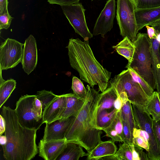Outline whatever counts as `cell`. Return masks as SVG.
<instances>
[{
    "mask_svg": "<svg viewBox=\"0 0 160 160\" xmlns=\"http://www.w3.org/2000/svg\"><path fill=\"white\" fill-rule=\"evenodd\" d=\"M133 43L135 50L132 58L126 68L132 69L154 90L156 85L152 67L150 39L147 34L139 33Z\"/></svg>",
    "mask_w": 160,
    "mask_h": 160,
    "instance_id": "obj_4",
    "label": "cell"
},
{
    "mask_svg": "<svg viewBox=\"0 0 160 160\" xmlns=\"http://www.w3.org/2000/svg\"><path fill=\"white\" fill-rule=\"evenodd\" d=\"M131 0L133 2V3L135 5H135H136V2H137V0Z\"/></svg>",
    "mask_w": 160,
    "mask_h": 160,
    "instance_id": "obj_44",
    "label": "cell"
},
{
    "mask_svg": "<svg viewBox=\"0 0 160 160\" xmlns=\"http://www.w3.org/2000/svg\"><path fill=\"white\" fill-rule=\"evenodd\" d=\"M135 150L137 152L140 158V160H148L147 154L143 150V148L138 145L134 144Z\"/></svg>",
    "mask_w": 160,
    "mask_h": 160,
    "instance_id": "obj_38",
    "label": "cell"
},
{
    "mask_svg": "<svg viewBox=\"0 0 160 160\" xmlns=\"http://www.w3.org/2000/svg\"><path fill=\"white\" fill-rule=\"evenodd\" d=\"M9 12L0 15V30L7 29L11 25L12 20L13 19Z\"/></svg>",
    "mask_w": 160,
    "mask_h": 160,
    "instance_id": "obj_34",
    "label": "cell"
},
{
    "mask_svg": "<svg viewBox=\"0 0 160 160\" xmlns=\"http://www.w3.org/2000/svg\"><path fill=\"white\" fill-rule=\"evenodd\" d=\"M38 50L35 38L31 34L26 39L21 62L22 69L29 75L35 68L38 62Z\"/></svg>",
    "mask_w": 160,
    "mask_h": 160,
    "instance_id": "obj_15",
    "label": "cell"
},
{
    "mask_svg": "<svg viewBox=\"0 0 160 160\" xmlns=\"http://www.w3.org/2000/svg\"><path fill=\"white\" fill-rule=\"evenodd\" d=\"M130 146L132 152V160H140L139 155L135 149L134 144Z\"/></svg>",
    "mask_w": 160,
    "mask_h": 160,
    "instance_id": "obj_42",
    "label": "cell"
},
{
    "mask_svg": "<svg viewBox=\"0 0 160 160\" xmlns=\"http://www.w3.org/2000/svg\"><path fill=\"white\" fill-rule=\"evenodd\" d=\"M71 88L73 93L80 98L85 100L88 90L80 80L76 77L72 78Z\"/></svg>",
    "mask_w": 160,
    "mask_h": 160,
    "instance_id": "obj_28",
    "label": "cell"
},
{
    "mask_svg": "<svg viewBox=\"0 0 160 160\" xmlns=\"http://www.w3.org/2000/svg\"><path fill=\"white\" fill-rule=\"evenodd\" d=\"M135 14L138 31L146 26L154 27L160 23V7L136 9Z\"/></svg>",
    "mask_w": 160,
    "mask_h": 160,
    "instance_id": "obj_17",
    "label": "cell"
},
{
    "mask_svg": "<svg viewBox=\"0 0 160 160\" xmlns=\"http://www.w3.org/2000/svg\"><path fill=\"white\" fill-rule=\"evenodd\" d=\"M35 95L42 103L43 111L46 106L57 96L52 91L45 90L37 92Z\"/></svg>",
    "mask_w": 160,
    "mask_h": 160,
    "instance_id": "obj_30",
    "label": "cell"
},
{
    "mask_svg": "<svg viewBox=\"0 0 160 160\" xmlns=\"http://www.w3.org/2000/svg\"><path fill=\"white\" fill-rule=\"evenodd\" d=\"M7 142V138L5 135H1L0 137V143L2 146L5 145Z\"/></svg>",
    "mask_w": 160,
    "mask_h": 160,
    "instance_id": "obj_43",
    "label": "cell"
},
{
    "mask_svg": "<svg viewBox=\"0 0 160 160\" xmlns=\"http://www.w3.org/2000/svg\"><path fill=\"white\" fill-rule=\"evenodd\" d=\"M143 109L152 116L153 120H160V100L157 92H154L149 97Z\"/></svg>",
    "mask_w": 160,
    "mask_h": 160,
    "instance_id": "obj_23",
    "label": "cell"
},
{
    "mask_svg": "<svg viewBox=\"0 0 160 160\" xmlns=\"http://www.w3.org/2000/svg\"><path fill=\"white\" fill-rule=\"evenodd\" d=\"M160 7V0H137L135 9H147Z\"/></svg>",
    "mask_w": 160,
    "mask_h": 160,
    "instance_id": "obj_32",
    "label": "cell"
},
{
    "mask_svg": "<svg viewBox=\"0 0 160 160\" xmlns=\"http://www.w3.org/2000/svg\"><path fill=\"white\" fill-rule=\"evenodd\" d=\"M66 94L57 95L45 107L42 112V123H50L59 119L65 108Z\"/></svg>",
    "mask_w": 160,
    "mask_h": 160,
    "instance_id": "obj_16",
    "label": "cell"
},
{
    "mask_svg": "<svg viewBox=\"0 0 160 160\" xmlns=\"http://www.w3.org/2000/svg\"><path fill=\"white\" fill-rule=\"evenodd\" d=\"M75 118V117H71L46 124L42 140L48 141L65 138L67 133Z\"/></svg>",
    "mask_w": 160,
    "mask_h": 160,
    "instance_id": "obj_13",
    "label": "cell"
},
{
    "mask_svg": "<svg viewBox=\"0 0 160 160\" xmlns=\"http://www.w3.org/2000/svg\"><path fill=\"white\" fill-rule=\"evenodd\" d=\"M158 93V94L159 97V98L160 100V91Z\"/></svg>",
    "mask_w": 160,
    "mask_h": 160,
    "instance_id": "obj_45",
    "label": "cell"
},
{
    "mask_svg": "<svg viewBox=\"0 0 160 160\" xmlns=\"http://www.w3.org/2000/svg\"><path fill=\"white\" fill-rule=\"evenodd\" d=\"M133 79L138 82L141 87L146 94L149 97L153 94L154 90L148 83L134 70L130 68H128Z\"/></svg>",
    "mask_w": 160,
    "mask_h": 160,
    "instance_id": "obj_29",
    "label": "cell"
},
{
    "mask_svg": "<svg viewBox=\"0 0 160 160\" xmlns=\"http://www.w3.org/2000/svg\"><path fill=\"white\" fill-rule=\"evenodd\" d=\"M107 136L115 141L123 142L122 137L123 131V124L120 112L117 115L110 124L102 130Z\"/></svg>",
    "mask_w": 160,
    "mask_h": 160,
    "instance_id": "obj_21",
    "label": "cell"
},
{
    "mask_svg": "<svg viewBox=\"0 0 160 160\" xmlns=\"http://www.w3.org/2000/svg\"><path fill=\"white\" fill-rule=\"evenodd\" d=\"M132 110L138 128L146 131L149 135V160H160V147L156 138L152 126V118L143 108L132 104Z\"/></svg>",
    "mask_w": 160,
    "mask_h": 160,
    "instance_id": "obj_8",
    "label": "cell"
},
{
    "mask_svg": "<svg viewBox=\"0 0 160 160\" xmlns=\"http://www.w3.org/2000/svg\"><path fill=\"white\" fill-rule=\"evenodd\" d=\"M6 129V124L4 118L0 115V136L4 133Z\"/></svg>",
    "mask_w": 160,
    "mask_h": 160,
    "instance_id": "obj_41",
    "label": "cell"
},
{
    "mask_svg": "<svg viewBox=\"0 0 160 160\" xmlns=\"http://www.w3.org/2000/svg\"><path fill=\"white\" fill-rule=\"evenodd\" d=\"M159 54L160 55V44H159Z\"/></svg>",
    "mask_w": 160,
    "mask_h": 160,
    "instance_id": "obj_46",
    "label": "cell"
},
{
    "mask_svg": "<svg viewBox=\"0 0 160 160\" xmlns=\"http://www.w3.org/2000/svg\"><path fill=\"white\" fill-rule=\"evenodd\" d=\"M66 138L44 141L41 139L38 146L39 156L45 160H56L67 146Z\"/></svg>",
    "mask_w": 160,
    "mask_h": 160,
    "instance_id": "obj_14",
    "label": "cell"
},
{
    "mask_svg": "<svg viewBox=\"0 0 160 160\" xmlns=\"http://www.w3.org/2000/svg\"><path fill=\"white\" fill-rule=\"evenodd\" d=\"M35 97V95L22 96L17 102L15 110L22 126L38 129L41 126L39 123L42 122L38 120L32 110V102Z\"/></svg>",
    "mask_w": 160,
    "mask_h": 160,
    "instance_id": "obj_11",
    "label": "cell"
},
{
    "mask_svg": "<svg viewBox=\"0 0 160 160\" xmlns=\"http://www.w3.org/2000/svg\"><path fill=\"white\" fill-rule=\"evenodd\" d=\"M112 48L115 49L119 54L125 58L129 62L132 60L134 54L135 47L133 42L127 37L123 39L116 46Z\"/></svg>",
    "mask_w": 160,
    "mask_h": 160,
    "instance_id": "obj_24",
    "label": "cell"
},
{
    "mask_svg": "<svg viewBox=\"0 0 160 160\" xmlns=\"http://www.w3.org/2000/svg\"><path fill=\"white\" fill-rule=\"evenodd\" d=\"M110 83L114 86L118 93L125 92L132 104L144 108L149 97L133 79L128 69L115 75L111 79Z\"/></svg>",
    "mask_w": 160,
    "mask_h": 160,
    "instance_id": "obj_6",
    "label": "cell"
},
{
    "mask_svg": "<svg viewBox=\"0 0 160 160\" xmlns=\"http://www.w3.org/2000/svg\"><path fill=\"white\" fill-rule=\"evenodd\" d=\"M82 147L78 144L67 142V146L57 160H78L80 158L87 155Z\"/></svg>",
    "mask_w": 160,
    "mask_h": 160,
    "instance_id": "obj_22",
    "label": "cell"
},
{
    "mask_svg": "<svg viewBox=\"0 0 160 160\" xmlns=\"http://www.w3.org/2000/svg\"><path fill=\"white\" fill-rule=\"evenodd\" d=\"M8 0H0V15L8 12Z\"/></svg>",
    "mask_w": 160,
    "mask_h": 160,
    "instance_id": "obj_39",
    "label": "cell"
},
{
    "mask_svg": "<svg viewBox=\"0 0 160 160\" xmlns=\"http://www.w3.org/2000/svg\"><path fill=\"white\" fill-rule=\"evenodd\" d=\"M152 126L156 138L160 147V120L156 121L152 119Z\"/></svg>",
    "mask_w": 160,
    "mask_h": 160,
    "instance_id": "obj_36",
    "label": "cell"
},
{
    "mask_svg": "<svg viewBox=\"0 0 160 160\" xmlns=\"http://www.w3.org/2000/svg\"><path fill=\"white\" fill-rule=\"evenodd\" d=\"M24 44L8 38L0 46V66L1 71L16 67L21 62Z\"/></svg>",
    "mask_w": 160,
    "mask_h": 160,
    "instance_id": "obj_10",
    "label": "cell"
},
{
    "mask_svg": "<svg viewBox=\"0 0 160 160\" xmlns=\"http://www.w3.org/2000/svg\"><path fill=\"white\" fill-rule=\"evenodd\" d=\"M117 148L115 141H101L91 151L87 153V160H98L103 157L114 154Z\"/></svg>",
    "mask_w": 160,
    "mask_h": 160,
    "instance_id": "obj_18",
    "label": "cell"
},
{
    "mask_svg": "<svg viewBox=\"0 0 160 160\" xmlns=\"http://www.w3.org/2000/svg\"><path fill=\"white\" fill-rule=\"evenodd\" d=\"M67 48L70 65L78 72L81 79L92 88L98 85V91H104L108 86L112 73L96 59L88 40L71 38Z\"/></svg>",
    "mask_w": 160,
    "mask_h": 160,
    "instance_id": "obj_2",
    "label": "cell"
},
{
    "mask_svg": "<svg viewBox=\"0 0 160 160\" xmlns=\"http://www.w3.org/2000/svg\"><path fill=\"white\" fill-rule=\"evenodd\" d=\"M32 110L38 120L40 121L42 119V104L41 101L36 96L32 102Z\"/></svg>",
    "mask_w": 160,
    "mask_h": 160,
    "instance_id": "obj_33",
    "label": "cell"
},
{
    "mask_svg": "<svg viewBox=\"0 0 160 160\" xmlns=\"http://www.w3.org/2000/svg\"><path fill=\"white\" fill-rule=\"evenodd\" d=\"M16 82L13 79L4 80L1 72L0 83V108H1L16 88Z\"/></svg>",
    "mask_w": 160,
    "mask_h": 160,
    "instance_id": "obj_25",
    "label": "cell"
},
{
    "mask_svg": "<svg viewBox=\"0 0 160 160\" xmlns=\"http://www.w3.org/2000/svg\"><path fill=\"white\" fill-rule=\"evenodd\" d=\"M115 0H108L101 12L95 23L92 35L101 34L104 38L105 35L113 27L116 13Z\"/></svg>",
    "mask_w": 160,
    "mask_h": 160,
    "instance_id": "obj_12",
    "label": "cell"
},
{
    "mask_svg": "<svg viewBox=\"0 0 160 160\" xmlns=\"http://www.w3.org/2000/svg\"><path fill=\"white\" fill-rule=\"evenodd\" d=\"M115 160H132V152L129 145L123 142L113 155Z\"/></svg>",
    "mask_w": 160,
    "mask_h": 160,
    "instance_id": "obj_27",
    "label": "cell"
},
{
    "mask_svg": "<svg viewBox=\"0 0 160 160\" xmlns=\"http://www.w3.org/2000/svg\"><path fill=\"white\" fill-rule=\"evenodd\" d=\"M86 88L88 93L84 103L68 131L65 138L67 142L80 145L88 152L102 141V130L95 127L93 121L98 104L99 91L88 85Z\"/></svg>",
    "mask_w": 160,
    "mask_h": 160,
    "instance_id": "obj_3",
    "label": "cell"
},
{
    "mask_svg": "<svg viewBox=\"0 0 160 160\" xmlns=\"http://www.w3.org/2000/svg\"><path fill=\"white\" fill-rule=\"evenodd\" d=\"M118 96L115 88L111 85L100 93L93 119L97 128L102 130L108 127L120 111L115 103Z\"/></svg>",
    "mask_w": 160,
    "mask_h": 160,
    "instance_id": "obj_5",
    "label": "cell"
},
{
    "mask_svg": "<svg viewBox=\"0 0 160 160\" xmlns=\"http://www.w3.org/2000/svg\"><path fill=\"white\" fill-rule=\"evenodd\" d=\"M147 29V34L148 38L150 39L156 38L157 33L156 30L153 27H150L149 26H146Z\"/></svg>",
    "mask_w": 160,
    "mask_h": 160,
    "instance_id": "obj_40",
    "label": "cell"
},
{
    "mask_svg": "<svg viewBox=\"0 0 160 160\" xmlns=\"http://www.w3.org/2000/svg\"><path fill=\"white\" fill-rule=\"evenodd\" d=\"M92 0V1H93V0Z\"/></svg>",
    "mask_w": 160,
    "mask_h": 160,
    "instance_id": "obj_47",
    "label": "cell"
},
{
    "mask_svg": "<svg viewBox=\"0 0 160 160\" xmlns=\"http://www.w3.org/2000/svg\"><path fill=\"white\" fill-rule=\"evenodd\" d=\"M120 112L122 120L128 125L133 132L134 128H138L133 116L132 103L128 100L123 103Z\"/></svg>",
    "mask_w": 160,
    "mask_h": 160,
    "instance_id": "obj_26",
    "label": "cell"
},
{
    "mask_svg": "<svg viewBox=\"0 0 160 160\" xmlns=\"http://www.w3.org/2000/svg\"><path fill=\"white\" fill-rule=\"evenodd\" d=\"M123 124L122 140L123 142L132 145L134 144L133 132L131 130L128 125L122 120Z\"/></svg>",
    "mask_w": 160,
    "mask_h": 160,
    "instance_id": "obj_31",
    "label": "cell"
},
{
    "mask_svg": "<svg viewBox=\"0 0 160 160\" xmlns=\"http://www.w3.org/2000/svg\"><path fill=\"white\" fill-rule=\"evenodd\" d=\"M63 12L75 32L88 41L93 35L87 24L85 15L86 10L82 3H78L61 6Z\"/></svg>",
    "mask_w": 160,
    "mask_h": 160,
    "instance_id": "obj_9",
    "label": "cell"
},
{
    "mask_svg": "<svg viewBox=\"0 0 160 160\" xmlns=\"http://www.w3.org/2000/svg\"><path fill=\"white\" fill-rule=\"evenodd\" d=\"M152 67L157 92L160 90V55L159 43L156 38L150 39Z\"/></svg>",
    "mask_w": 160,
    "mask_h": 160,
    "instance_id": "obj_20",
    "label": "cell"
},
{
    "mask_svg": "<svg viewBox=\"0 0 160 160\" xmlns=\"http://www.w3.org/2000/svg\"><path fill=\"white\" fill-rule=\"evenodd\" d=\"M1 115L5 122L4 135L6 143L2 146L3 156L7 160H30L38 152L36 143L38 129L22 126L15 109L3 106Z\"/></svg>",
    "mask_w": 160,
    "mask_h": 160,
    "instance_id": "obj_1",
    "label": "cell"
},
{
    "mask_svg": "<svg viewBox=\"0 0 160 160\" xmlns=\"http://www.w3.org/2000/svg\"><path fill=\"white\" fill-rule=\"evenodd\" d=\"M66 98L65 108L58 119H66L71 117H76L85 101L73 93L66 94Z\"/></svg>",
    "mask_w": 160,
    "mask_h": 160,
    "instance_id": "obj_19",
    "label": "cell"
},
{
    "mask_svg": "<svg viewBox=\"0 0 160 160\" xmlns=\"http://www.w3.org/2000/svg\"><path fill=\"white\" fill-rule=\"evenodd\" d=\"M133 142L134 144L144 149L147 152L148 151L149 148L148 142L142 137L138 136L133 137Z\"/></svg>",
    "mask_w": 160,
    "mask_h": 160,
    "instance_id": "obj_35",
    "label": "cell"
},
{
    "mask_svg": "<svg viewBox=\"0 0 160 160\" xmlns=\"http://www.w3.org/2000/svg\"><path fill=\"white\" fill-rule=\"evenodd\" d=\"M80 0H48L51 4H57L60 6L67 5L77 4Z\"/></svg>",
    "mask_w": 160,
    "mask_h": 160,
    "instance_id": "obj_37",
    "label": "cell"
},
{
    "mask_svg": "<svg viewBox=\"0 0 160 160\" xmlns=\"http://www.w3.org/2000/svg\"><path fill=\"white\" fill-rule=\"evenodd\" d=\"M135 5L131 0H117L116 19L123 38L127 37L133 42L138 32L135 14Z\"/></svg>",
    "mask_w": 160,
    "mask_h": 160,
    "instance_id": "obj_7",
    "label": "cell"
}]
</instances>
